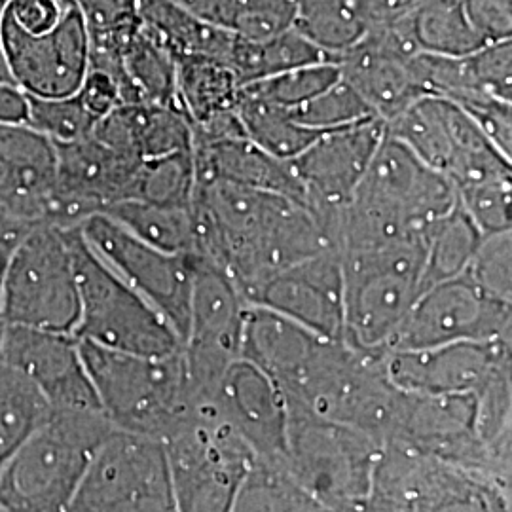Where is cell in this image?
Segmentation results:
<instances>
[{
	"label": "cell",
	"instance_id": "cell-1",
	"mask_svg": "<svg viewBox=\"0 0 512 512\" xmlns=\"http://www.w3.org/2000/svg\"><path fill=\"white\" fill-rule=\"evenodd\" d=\"M458 203L454 183L385 133L340 217L336 249L370 247L425 234Z\"/></svg>",
	"mask_w": 512,
	"mask_h": 512
},
{
	"label": "cell",
	"instance_id": "cell-2",
	"mask_svg": "<svg viewBox=\"0 0 512 512\" xmlns=\"http://www.w3.org/2000/svg\"><path fill=\"white\" fill-rule=\"evenodd\" d=\"M114 427L101 410H54L0 469V512H69Z\"/></svg>",
	"mask_w": 512,
	"mask_h": 512
},
{
	"label": "cell",
	"instance_id": "cell-3",
	"mask_svg": "<svg viewBox=\"0 0 512 512\" xmlns=\"http://www.w3.org/2000/svg\"><path fill=\"white\" fill-rule=\"evenodd\" d=\"M0 37L12 82L27 97L73 95L88 76L92 40L76 0H8Z\"/></svg>",
	"mask_w": 512,
	"mask_h": 512
},
{
	"label": "cell",
	"instance_id": "cell-4",
	"mask_svg": "<svg viewBox=\"0 0 512 512\" xmlns=\"http://www.w3.org/2000/svg\"><path fill=\"white\" fill-rule=\"evenodd\" d=\"M344 342L385 355L425 289V239L340 251Z\"/></svg>",
	"mask_w": 512,
	"mask_h": 512
},
{
	"label": "cell",
	"instance_id": "cell-5",
	"mask_svg": "<svg viewBox=\"0 0 512 512\" xmlns=\"http://www.w3.org/2000/svg\"><path fill=\"white\" fill-rule=\"evenodd\" d=\"M80 353L99 406L114 429L165 440L192 416L183 349L148 357L80 342Z\"/></svg>",
	"mask_w": 512,
	"mask_h": 512
},
{
	"label": "cell",
	"instance_id": "cell-6",
	"mask_svg": "<svg viewBox=\"0 0 512 512\" xmlns=\"http://www.w3.org/2000/svg\"><path fill=\"white\" fill-rule=\"evenodd\" d=\"M359 512H511L495 476L385 442Z\"/></svg>",
	"mask_w": 512,
	"mask_h": 512
},
{
	"label": "cell",
	"instance_id": "cell-7",
	"mask_svg": "<svg viewBox=\"0 0 512 512\" xmlns=\"http://www.w3.org/2000/svg\"><path fill=\"white\" fill-rule=\"evenodd\" d=\"M78 285L80 315L74 336L99 348L165 357L183 340L156 310L93 253L78 228H67Z\"/></svg>",
	"mask_w": 512,
	"mask_h": 512
},
{
	"label": "cell",
	"instance_id": "cell-8",
	"mask_svg": "<svg viewBox=\"0 0 512 512\" xmlns=\"http://www.w3.org/2000/svg\"><path fill=\"white\" fill-rule=\"evenodd\" d=\"M382 444L344 423L289 410L283 469L332 512H359Z\"/></svg>",
	"mask_w": 512,
	"mask_h": 512
},
{
	"label": "cell",
	"instance_id": "cell-9",
	"mask_svg": "<svg viewBox=\"0 0 512 512\" xmlns=\"http://www.w3.org/2000/svg\"><path fill=\"white\" fill-rule=\"evenodd\" d=\"M80 300L67 228L35 224L19 241L0 293V317L14 327L73 334Z\"/></svg>",
	"mask_w": 512,
	"mask_h": 512
},
{
	"label": "cell",
	"instance_id": "cell-10",
	"mask_svg": "<svg viewBox=\"0 0 512 512\" xmlns=\"http://www.w3.org/2000/svg\"><path fill=\"white\" fill-rule=\"evenodd\" d=\"M164 442L177 512H230L256 459L215 408H196Z\"/></svg>",
	"mask_w": 512,
	"mask_h": 512
},
{
	"label": "cell",
	"instance_id": "cell-11",
	"mask_svg": "<svg viewBox=\"0 0 512 512\" xmlns=\"http://www.w3.org/2000/svg\"><path fill=\"white\" fill-rule=\"evenodd\" d=\"M385 129L423 164L446 175L458 190L511 175V158L448 99L423 95L385 122Z\"/></svg>",
	"mask_w": 512,
	"mask_h": 512
},
{
	"label": "cell",
	"instance_id": "cell-12",
	"mask_svg": "<svg viewBox=\"0 0 512 512\" xmlns=\"http://www.w3.org/2000/svg\"><path fill=\"white\" fill-rule=\"evenodd\" d=\"M69 512H177L164 440L112 429Z\"/></svg>",
	"mask_w": 512,
	"mask_h": 512
},
{
	"label": "cell",
	"instance_id": "cell-13",
	"mask_svg": "<svg viewBox=\"0 0 512 512\" xmlns=\"http://www.w3.org/2000/svg\"><path fill=\"white\" fill-rule=\"evenodd\" d=\"M110 270L160 311L184 342L190 319L194 256L165 253L97 213L76 226Z\"/></svg>",
	"mask_w": 512,
	"mask_h": 512
},
{
	"label": "cell",
	"instance_id": "cell-14",
	"mask_svg": "<svg viewBox=\"0 0 512 512\" xmlns=\"http://www.w3.org/2000/svg\"><path fill=\"white\" fill-rule=\"evenodd\" d=\"M512 304L482 291L467 274L427 287L389 351L511 338Z\"/></svg>",
	"mask_w": 512,
	"mask_h": 512
},
{
	"label": "cell",
	"instance_id": "cell-15",
	"mask_svg": "<svg viewBox=\"0 0 512 512\" xmlns=\"http://www.w3.org/2000/svg\"><path fill=\"white\" fill-rule=\"evenodd\" d=\"M385 133L384 120L372 116L348 128L317 135L310 147L291 160L306 190L308 209L321 222L334 249L342 211L363 181Z\"/></svg>",
	"mask_w": 512,
	"mask_h": 512
},
{
	"label": "cell",
	"instance_id": "cell-16",
	"mask_svg": "<svg viewBox=\"0 0 512 512\" xmlns=\"http://www.w3.org/2000/svg\"><path fill=\"white\" fill-rule=\"evenodd\" d=\"M385 442L488 473L511 486V478L499 473L478 437L476 393L423 395L401 389Z\"/></svg>",
	"mask_w": 512,
	"mask_h": 512
},
{
	"label": "cell",
	"instance_id": "cell-17",
	"mask_svg": "<svg viewBox=\"0 0 512 512\" xmlns=\"http://www.w3.org/2000/svg\"><path fill=\"white\" fill-rule=\"evenodd\" d=\"M385 370L389 380L408 393H478L495 376L511 370V338L387 351Z\"/></svg>",
	"mask_w": 512,
	"mask_h": 512
},
{
	"label": "cell",
	"instance_id": "cell-18",
	"mask_svg": "<svg viewBox=\"0 0 512 512\" xmlns=\"http://www.w3.org/2000/svg\"><path fill=\"white\" fill-rule=\"evenodd\" d=\"M342 262L327 249L264 279L247 296L249 306L281 313L332 340H344Z\"/></svg>",
	"mask_w": 512,
	"mask_h": 512
},
{
	"label": "cell",
	"instance_id": "cell-19",
	"mask_svg": "<svg viewBox=\"0 0 512 512\" xmlns=\"http://www.w3.org/2000/svg\"><path fill=\"white\" fill-rule=\"evenodd\" d=\"M4 363L37 385L54 410H101L73 334L8 325Z\"/></svg>",
	"mask_w": 512,
	"mask_h": 512
},
{
	"label": "cell",
	"instance_id": "cell-20",
	"mask_svg": "<svg viewBox=\"0 0 512 512\" xmlns=\"http://www.w3.org/2000/svg\"><path fill=\"white\" fill-rule=\"evenodd\" d=\"M213 408L247 444L256 461L281 465L289 429V404L270 376L239 357L226 368Z\"/></svg>",
	"mask_w": 512,
	"mask_h": 512
},
{
	"label": "cell",
	"instance_id": "cell-21",
	"mask_svg": "<svg viewBox=\"0 0 512 512\" xmlns=\"http://www.w3.org/2000/svg\"><path fill=\"white\" fill-rule=\"evenodd\" d=\"M57 147L27 124H0V209L25 224H52Z\"/></svg>",
	"mask_w": 512,
	"mask_h": 512
},
{
	"label": "cell",
	"instance_id": "cell-22",
	"mask_svg": "<svg viewBox=\"0 0 512 512\" xmlns=\"http://www.w3.org/2000/svg\"><path fill=\"white\" fill-rule=\"evenodd\" d=\"M198 181H224L277 194L308 209L306 190L293 165L279 160L247 137L192 143Z\"/></svg>",
	"mask_w": 512,
	"mask_h": 512
},
{
	"label": "cell",
	"instance_id": "cell-23",
	"mask_svg": "<svg viewBox=\"0 0 512 512\" xmlns=\"http://www.w3.org/2000/svg\"><path fill=\"white\" fill-rule=\"evenodd\" d=\"M93 135L139 162L192 150V124L175 107L131 103L103 116Z\"/></svg>",
	"mask_w": 512,
	"mask_h": 512
},
{
	"label": "cell",
	"instance_id": "cell-24",
	"mask_svg": "<svg viewBox=\"0 0 512 512\" xmlns=\"http://www.w3.org/2000/svg\"><path fill=\"white\" fill-rule=\"evenodd\" d=\"M141 27L175 61L205 57L228 65L236 35L192 16L171 0H133Z\"/></svg>",
	"mask_w": 512,
	"mask_h": 512
},
{
	"label": "cell",
	"instance_id": "cell-25",
	"mask_svg": "<svg viewBox=\"0 0 512 512\" xmlns=\"http://www.w3.org/2000/svg\"><path fill=\"white\" fill-rule=\"evenodd\" d=\"M122 105L150 103L177 107V63L143 27L120 52L116 76Z\"/></svg>",
	"mask_w": 512,
	"mask_h": 512
},
{
	"label": "cell",
	"instance_id": "cell-26",
	"mask_svg": "<svg viewBox=\"0 0 512 512\" xmlns=\"http://www.w3.org/2000/svg\"><path fill=\"white\" fill-rule=\"evenodd\" d=\"M294 29L336 61L374 29L366 0H298Z\"/></svg>",
	"mask_w": 512,
	"mask_h": 512
},
{
	"label": "cell",
	"instance_id": "cell-27",
	"mask_svg": "<svg viewBox=\"0 0 512 512\" xmlns=\"http://www.w3.org/2000/svg\"><path fill=\"white\" fill-rule=\"evenodd\" d=\"M329 59V55L293 27L285 33L262 40H247L236 35L228 57V67L232 69L241 88L274 74Z\"/></svg>",
	"mask_w": 512,
	"mask_h": 512
},
{
	"label": "cell",
	"instance_id": "cell-28",
	"mask_svg": "<svg viewBox=\"0 0 512 512\" xmlns=\"http://www.w3.org/2000/svg\"><path fill=\"white\" fill-rule=\"evenodd\" d=\"M133 236L148 245L173 255L196 253V230L192 205H162V203L126 200L114 203L103 213Z\"/></svg>",
	"mask_w": 512,
	"mask_h": 512
},
{
	"label": "cell",
	"instance_id": "cell-29",
	"mask_svg": "<svg viewBox=\"0 0 512 512\" xmlns=\"http://www.w3.org/2000/svg\"><path fill=\"white\" fill-rule=\"evenodd\" d=\"M177 107L192 126L232 110L239 84L232 69L205 57L177 59Z\"/></svg>",
	"mask_w": 512,
	"mask_h": 512
},
{
	"label": "cell",
	"instance_id": "cell-30",
	"mask_svg": "<svg viewBox=\"0 0 512 512\" xmlns=\"http://www.w3.org/2000/svg\"><path fill=\"white\" fill-rule=\"evenodd\" d=\"M403 21L423 54L461 57L484 46L465 16L461 0H418Z\"/></svg>",
	"mask_w": 512,
	"mask_h": 512
},
{
	"label": "cell",
	"instance_id": "cell-31",
	"mask_svg": "<svg viewBox=\"0 0 512 512\" xmlns=\"http://www.w3.org/2000/svg\"><path fill=\"white\" fill-rule=\"evenodd\" d=\"M52 412L37 385L16 368L0 365V469Z\"/></svg>",
	"mask_w": 512,
	"mask_h": 512
},
{
	"label": "cell",
	"instance_id": "cell-32",
	"mask_svg": "<svg viewBox=\"0 0 512 512\" xmlns=\"http://www.w3.org/2000/svg\"><path fill=\"white\" fill-rule=\"evenodd\" d=\"M245 137L279 160L291 162L317 139V131L294 120L291 109L239 93L236 101Z\"/></svg>",
	"mask_w": 512,
	"mask_h": 512
},
{
	"label": "cell",
	"instance_id": "cell-33",
	"mask_svg": "<svg viewBox=\"0 0 512 512\" xmlns=\"http://www.w3.org/2000/svg\"><path fill=\"white\" fill-rule=\"evenodd\" d=\"M230 512H332L308 494L279 463L255 461Z\"/></svg>",
	"mask_w": 512,
	"mask_h": 512
},
{
	"label": "cell",
	"instance_id": "cell-34",
	"mask_svg": "<svg viewBox=\"0 0 512 512\" xmlns=\"http://www.w3.org/2000/svg\"><path fill=\"white\" fill-rule=\"evenodd\" d=\"M482 238L484 234L456 203V207L425 234V289L463 274Z\"/></svg>",
	"mask_w": 512,
	"mask_h": 512
},
{
	"label": "cell",
	"instance_id": "cell-35",
	"mask_svg": "<svg viewBox=\"0 0 512 512\" xmlns=\"http://www.w3.org/2000/svg\"><path fill=\"white\" fill-rule=\"evenodd\" d=\"M198 184L192 150L147 160L139 167L133 200L190 207Z\"/></svg>",
	"mask_w": 512,
	"mask_h": 512
},
{
	"label": "cell",
	"instance_id": "cell-36",
	"mask_svg": "<svg viewBox=\"0 0 512 512\" xmlns=\"http://www.w3.org/2000/svg\"><path fill=\"white\" fill-rule=\"evenodd\" d=\"M340 78L342 73L338 63L329 59L245 84L239 88V93L285 109H294L325 92Z\"/></svg>",
	"mask_w": 512,
	"mask_h": 512
},
{
	"label": "cell",
	"instance_id": "cell-37",
	"mask_svg": "<svg viewBox=\"0 0 512 512\" xmlns=\"http://www.w3.org/2000/svg\"><path fill=\"white\" fill-rule=\"evenodd\" d=\"M291 112L298 124L317 133L348 128L376 116L365 99L344 78L334 82L325 92L311 97L310 101L294 107Z\"/></svg>",
	"mask_w": 512,
	"mask_h": 512
},
{
	"label": "cell",
	"instance_id": "cell-38",
	"mask_svg": "<svg viewBox=\"0 0 512 512\" xmlns=\"http://www.w3.org/2000/svg\"><path fill=\"white\" fill-rule=\"evenodd\" d=\"M97 122L99 120L84 105L78 93L57 99L29 97L27 126L46 135L55 145L73 143L92 135Z\"/></svg>",
	"mask_w": 512,
	"mask_h": 512
},
{
	"label": "cell",
	"instance_id": "cell-39",
	"mask_svg": "<svg viewBox=\"0 0 512 512\" xmlns=\"http://www.w3.org/2000/svg\"><path fill=\"white\" fill-rule=\"evenodd\" d=\"M458 203L484 236L507 232L512 228V177L459 188Z\"/></svg>",
	"mask_w": 512,
	"mask_h": 512
},
{
	"label": "cell",
	"instance_id": "cell-40",
	"mask_svg": "<svg viewBox=\"0 0 512 512\" xmlns=\"http://www.w3.org/2000/svg\"><path fill=\"white\" fill-rule=\"evenodd\" d=\"M298 0H232L228 31L247 40L275 37L293 29Z\"/></svg>",
	"mask_w": 512,
	"mask_h": 512
},
{
	"label": "cell",
	"instance_id": "cell-41",
	"mask_svg": "<svg viewBox=\"0 0 512 512\" xmlns=\"http://www.w3.org/2000/svg\"><path fill=\"white\" fill-rule=\"evenodd\" d=\"M512 236L511 230L488 234L476 247L473 260L463 274L499 300L512 304Z\"/></svg>",
	"mask_w": 512,
	"mask_h": 512
},
{
	"label": "cell",
	"instance_id": "cell-42",
	"mask_svg": "<svg viewBox=\"0 0 512 512\" xmlns=\"http://www.w3.org/2000/svg\"><path fill=\"white\" fill-rule=\"evenodd\" d=\"M469 61L475 73L476 82L486 93L501 101L512 103V44L511 40H501L484 44Z\"/></svg>",
	"mask_w": 512,
	"mask_h": 512
},
{
	"label": "cell",
	"instance_id": "cell-43",
	"mask_svg": "<svg viewBox=\"0 0 512 512\" xmlns=\"http://www.w3.org/2000/svg\"><path fill=\"white\" fill-rule=\"evenodd\" d=\"M484 135L512 160V103L492 95H478L459 103Z\"/></svg>",
	"mask_w": 512,
	"mask_h": 512
},
{
	"label": "cell",
	"instance_id": "cell-44",
	"mask_svg": "<svg viewBox=\"0 0 512 512\" xmlns=\"http://www.w3.org/2000/svg\"><path fill=\"white\" fill-rule=\"evenodd\" d=\"M461 4L484 44L511 40L512 0H461Z\"/></svg>",
	"mask_w": 512,
	"mask_h": 512
},
{
	"label": "cell",
	"instance_id": "cell-45",
	"mask_svg": "<svg viewBox=\"0 0 512 512\" xmlns=\"http://www.w3.org/2000/svg\"><path fill=\"white\" fill-rule=\"evenodd\" d=\"M29 228H31V224H25L0 209V293H2L4 275H6L8 264L12 260V255L18 247L19 241L29 232Z\"/></svg>",
	"mask_w": 512,
	"mask_h": 512
},
{
	"label": "cell",
	"instance_id": "cell-46",
	"mask_svg": "<svg viewBox=\"0 0 512 512\" xmlns=\"http://www.w3.org/2000/svg\"><path fill=\"white\" fill-rule=\"evenodd\" d=\"M29 97L14 82L0 80V124H27Z\"/></svg>",
	"mask_w": 512,
	"mask_h": 512
},
{
	"label": "cell",
	"instance_id": "cell-47",
	"mask_svg": "<svg viewBox=\"0 0 512 512\" xmlns=\"http://www.w3.org/2000/svg\"><path fill=\"white\" fill-rule=\"evenodd\" d=\"M192 16L228 29L232 0H171Z\"/></svg>",
	"mask_w": 512,
	"mask_h": 512
},
{
	"label": "cell",
	"instance_id": "cell-48",
	"mask_svg": "<svg viewBox=\"0 0 512 512\" xmlns=\"http://www.w3.org/2000/svg\"><path fill=\"white\" fill-rule=\"evenodd\" d=\"M366 4L376 29L406 16L418 4V0H366Z\"/></svg>",
	"mask_w": 512,
	"mask_h": 512
},
{
	"label": "cell",
	"instance_id": "cell-49",
	"mask_svg": "<svg viewBox=\"0 0 512 512\" xmlns=\"http://www.w3.org/2000/svg\"><path fill=\"white\" fill-rule=\"evenodd\" d=\"M8 0H0V21H2V14H4V6H6ZM0 80H8L12 82V76L8 73V67H6V59H4V50H2V37H0Z\"/></svg>",
	"mask_w": 512,
	"mask_h": 512
},
{
	"label": "cell",
	"instance_id": "cell-50",
	"mask_svg": "<svg viewBox=\"0 0 512 512\" xmlns=\"http://www.w3.org/2000/svg\"><path fill=\"white\" fill-rule=\"evenodd\" d=\"M6 329H8V323L0 317V365L4 363V338H6Z\"/></svg>",
	"mask_w": 512,
	"mask_h": 512
}]
</instances>
